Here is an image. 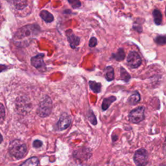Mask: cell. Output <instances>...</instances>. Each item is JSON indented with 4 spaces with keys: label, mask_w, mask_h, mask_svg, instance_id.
<instances>
[{
    "label": "cell",
    "mask_w": 166,
    "mask_h": 166,
    "mask_svg": "<svg viewBox=\"0 0 166 166\" xmlns=\"http://www.w3.org/2000/svg\"><path fill=\"white\" fill-rule=\"evenodd\" d=\"M160 166H166V163H164V164H162L160 165Z\"/></svg>",
    "instance_id": "cell-29"
},
{
    "label": "cell",
    "mask_w": 166,
    "mask_h": 166,
    "mask_svg": "<svg viewBox=\"0 0 166 166\" xmlns=\"http://www.w3.org/2000/svg\"><path fill=\"white\" fill-rule=\"evenodd\" d=\"M71 6L74 9L79 8L81 6V3L80 0H68Z\"/></svg>",
    "instance_id": "cell-23"
},
{
    "label": "cell",
    "mask_w": 166,
    "mask_h": 166,
    "mask_svg": "<svg viewBox=\"0 0 166 166\" xmlns=\"http://www.w3.org/2000/svg\"><path fill=\"white\" fill-rule=\"evenodd\" d=\"M89 85H90V89L94 93H99V92H101V85L100 84V83H98V82H96L95 81H90L89 82Z\"/></svg>",
    "instance_id": "cell-19"
},
{
    "label": "cell",
    "mask_w": 166,
    "mask_h": 166,
    "mask_svg": "<svg viewBox=\"0 0 166 166\" xmlns=\"http://www.w3.org/2000/svg\"><path fill=\"white\" fill-rule=\"evenodd\" d=\"M14 7L19 10H24L28 6V0H12Z\"/></svg>",
    "instance_id": "cell-12"
},
{
    "label": "cell",
    "mask_w": 166,
    "mask_h": 166,
    "mask_svg": "<svg viewBox=\"0 0 166 166\" xmlns=\"http://www.w3.org/2000/svg\"><path fill=\"white\" fill-rule=\"evenodd\" d=\"M116 100V97L115 96H110L109 97H107L104 99V100L102 103V109L104 111L107 110L109 107L110 106L113 102H114Z\"/></svg>",
    "instance_id": "cell-15"
},
{
    "label": "cell",
    "mask_w": 166,
    "mask_h": 166,
    "mask_svg": "<svg viewBox=\"0 0 166 166\" xmlns=\"http://www.w3.org/2000/svg\"><path fill=\"white\" fill-rule=\"evenodd\" d=\"M73 156L74 158L77 160L83 162L86 161L92 157V153L90 149L86 147H81L79 149H77L74 152Z\"/></svg>",
    "instance_id": "cell-7"
},
{
    "label": "cell",
    "mask_w": 166,
    "mask_h": 166,
    "mask_svg": "<svg viewBox=\"0 0 166 166\" xmlns=\"http://www.w3.org/2000/svg\"><path fill=\"white\" fill-rule=\"evenodd\" d=\"M153 17L154 21L156 25H159L162 24V14L158 9H154L153 11Z\"/></svg>",
    "instance_id": "cell-16"
},
{
    "label": "cell",
    "mask_w": 166,
    "mask_h": 166,
    "mask_svg": "<svg viewBox=\"0 0 166 166\" xmlns=\"http://www.w3.org/2000/svg\"><path fill=\"white\" fill-rule=\"evenodd\" d=\"M40 31V27L36 24L27 25L18 30L14 36V39L21 40L22 38L36 35Z\"/></svg>",
    "instance_id": "cell-2"
},
{
    "label": "cell",
    "mask_w": 166,
    "mask_h": 166,
    "mask_svg": "<svg viewBox=\"0 0 166 166\" xmlns=\"http://www.w3.org/2000/svg\"><path fill=\"white\" fill-rule=\"evenodd\" d=\"M133 158L137 166H145L148 164V153L145 149H140L134 153Z\"/></svg>",
    "instance_id": "cell-5"
},
{
    "label": "cell",
    "mask_w": 166,
    "mask_h": 166,
    "mask_svg": "<svg viewBox=\"0 0 166 166\" xmlns=\"http://www.w3.org/2000/svg\"><path fill=\"white\" fill-rule=\"evenodd\" d=\"M39 164V160L37 157H31L27 159L20 166H37Z\"/></svg>",
    "instance_id": "cell-17"
},
{
    "label": "cell",
    "mask_w": 166,
    "mask_h": 166,
    "mask_svg": "<svg viewBox=\"0 0 166 166\" xmlns=\"http://www.w3.org/2000/svg\"><path fill=\"white\" fill-rule=\"evenodd\" d=\"M5 116V109L3 104L0 103V121L4 119Z\"/></svg>",
    "instance_id": "cell-24"
},
{
    "label": "cell",
    "mask_w": 166,
    "mask_h": 166,
    "mask_svg": "<svg viewBox=\"0 0 166 166\" xmlns=\"http://www.w3.org/2000/svg\"><path fill=\"white\" fill-rule=\"evenodd\" d=\"M66 36H67L68 40L70 43V45L71 48L75 49L77 46H79L80 42V38L79 36H76L73 31L71 29H68L66 31Z\"/></svg>",
    "instance_id": "cell-10"
},
{
    "label": "cell",
    "mask_w": 166,
    "mask_h": 166,
    "mask_svg": "<svg viewBox=\"0 0 166 166\" xmlns=\"http://www.w3.org/2000/svg\"><path fill=\"white\" fill-rule=\"evenodd\" d=\"M125 54L123 49H119L118 52L113 55V57L118 61H121L125 58Z\"/></svg>",
    "instance_id": "cell-20"
},
{
    "label": "cell",
    "mask_w": 166,
    "mask_h": 166,
    "mask_svg": "<svg viewBox=\"0 0 166 166\" xmlns=\"http://www.w3.org/2000/svg\"><path fill=\"white\" fill-rule=\"evenodd\" d=\"M71 122V118L70 116L66 113H63L60 116L57 126L58 130H64L67 129L70 126Z\"/></svg>",
    "instance_id": "cell-9"
},
{
    "label": "cell",
    "mask_w": 166,
    "mask_h": 166,
    "mask_svg": "<svg viewBox=\"0 0 166 166\" xmlns=\"http://www.w3.org/2000/svg\"><path fill=\"white\" fill-rule=\"evenodd\" d=\"M0 7H1V5H0Z\"/></svg>",
    "instance_id": "cell-31"
},
{
    "label": "cell",
    "mask_w": 166,
    "mask_h": 166,
    "mask_svg": "<svg viewBox=\"0 0 166 166\" xmlns=\"http://www.w3.org/2000/svg\"><path fill=\"white\" fill-rule=\"evenodd\" d=\"M165 141H166V137H165Z\"/></svg>",
    "instance_id": "cell-32"
},
{
    "label": "cell",
    "mask_w": 166,
    "mask_h": 166,
    "mask_svg": "<svg viewBox=\"0 0 166 166\" xmlns=\"http://www.w3.org/2000/svg\"><path fill=\"white\" fill-rule=\"evenodd\" d=\"M53 108V103L51 99L46 96L40 101L37 109V114L41 118H46L50 115Z\"/></svg>",
    "instance_id": "cell-3"
},
{
    "label": "cell",
    "mask_w": 166,
    "mask_h": 166,
    "mask_svg": "<svg viewBox=\"0 0 166 166\" xmlns=\"http://www.w3.org/2000/svg\"><path fill=\"white\" fill-rule=\"evenodd\" d=\"M105 78L108 81H112L114 79V69L111 66H108L105 69Z\"/></svg>",
    "instance_id": "cell-18"
},
{
    "label": "cell",
    "mask_w": 166,
    "mask_h": 166,
    "mask_svg": "<svg viewBox=\"0 0 166 166\" xmlns=\"http://www.w3.org/2000/svg\"><path fill=\"white\" fill-rule=\"evenodd\" d=\"M7 69V67L6 66L3 65V64H0V72H2L3 71H5V70Z\"/></svg>",
    "instance_id": "cell-27"
},
{
    "label": "cell",
    "mask_w": 166,
    "mask_h": 166,
    "mask_svg": "<svg viewBox=\"0 0 166 166\" xmlns=\"http://www.w3.org/2000/svg\"><path fill=\"white\" fill-rule=\"evenodd\" d=\"M145 108L139 107L132 110L129 114V121L132 123H139L145 119Z\"/></svg>",
    "instance_id": "cell-4"
},
{
    "label": "cell",
    "mask_w": 166,
    "mask_h": 166,
    "mask_svg": "<svg viewBox=\"0 0 166 166\" xmlns=\"http://www.w3.org/2000/svg\"><path fill=\"white\" fill-rule=\"evenodd\" d=\"M29 106L30 103L27 99L25 98L24 97H19L17 99L16 108H17L20 111L23 112L24 110H28V108L29 109Z\"/></svg>",
    "instance_id": "cell-11"
},
{
    "label": "cell",
    "mask_w": 166,
    "mask_h": 166,
    "mask_svg": "<svg viewBox=\"0 0 166 166\" xmlns=\"http://www.w3.org/2000/svg\"><path fill=\"white\" fill-rule=\"evenodd\" d=\"M97 43V38L95 37L91 38V39L90 40V42H89V46L90 47H94L95 46H96Z\"/></svg>",
    "instance_id": "cell-25"
},
{
    "label": "cell",
    "mask_w": 166,
    "mask_h": 166,
    "mask_svg": "<svg viewBox=\"0 0 166 166\" xmlns=\"http://www.w3.org/2000/svg\"><path fill=\"white\" fill-rule=\"evenodd\" d=\"M141 97L138 92H134L128 99V103L131 105H134L140 101Z\"/></svg>",
    "instance_id": "cell-14"
},
{
    "label": "cell",
    "mask_w": 166,
    "mask_h": 166,
    "mask_svg": "<svg viewBox=\"0 0 166 166\" xmlns=\"http://www.w3.org/2000/svg\"><path fill=\"white\" fill-rule=\"evenodd\" d=\"M40 16L43 21H45L46 22V23H51V22H52L54 20L53 15L46 10H43L41 11L40 13Z\"/></svg>",
    "instance_id": "cell-13"
},
{
    "label": "cell",
    "mask_w": 166,
    "mask_h": 166,
    "mask_svg": "<svg viewBox=\"0 0 166 166\" xmlns=\"http://www.w3.org/2000/svg\"><path fill=\"white\" fill-rule=\"evenodd\" d=\"M3 136H2L1 134H0V143H2V142L3 141Z\"/></svg>",
    "instance_id": "cell-28"
},
{
    "label": "cell",
    "mask_w": 166,
    "mask_h": 166,
    "mask_svg": "<svg viewBox=\"0 0 166 166\" xmlns=\"http://www.w3.org/2000/svg\"><path fill=\"white\" fill-rule=\"evenodd\" d=\"M154 42H155L158 45H165V44H166V36H158L154 38Z\"/></svg>",
    "instance_id": "cell-22"
},
{
    "label": "cell",
    "mask_w": 166,
    "mask_h": 166,
    "mask_svg": "<svg viewBox=\"0 0 166 166\" xmlns=\"http://www.w3.org/2000/svg\"><path fill=\"white\" fill-rule=\"evenodd\" d=\"M43 142L39 140H36L32 143V146L35 148H40L42 146Z\"/></svg>",
    "instance_id": "cell-26"
},
{
    "label": "cell",
    "mask_w": 166,
    "mask_h": 166,
    "mask_svg": "<svg viewBox=\"0 0 166 166\" xmlns=\"http://www.w3.org/2000/svg\"><path fill=\"white\" fill-rule=\"evenodd\" d=\"M9 152L16 159H21L27 154V147L25 143L22 141L15 140L10 143Z\"/></svg>",
    "instance_id": "cell-1"
},
{
    "label": "cell",
    "mask_w": 166,
    "mask_h": 166,
    "mask_svg": "<svg viewBox=\"0 0 166 166\" xmlns=\"http://www.w3.org/2000/svg\"><path fill=\"white\" fill-rule=\"evenodd\" d=\"M44 54L41 53L38 54L36 56L31 58V64L34 66V67L40 71H45L46 70V64L43 61Z\"/></svg>",
    "instance_id": "cell-8"
},
{
    "label": "cell",
    "mask_w": 166,
    "mask_h": 166,
    "mask_svg": "<svg viewBox=\"0 0 166 166\" xmlns=\"http://www.w3.org/2000/svg\"><path fill=\"white\" fill-rule=\"evenodd\" d=\"M165 16H166V8H165Z\"/></svg>",
    "instance_id": "cell-30"
},
{
    "label": "cell",
    "mask_w": 166,
    "mask_h": 166,
    "mask_svg": "<svg viewBox=\"0 0 166 166\" xmlns=\"http://www.w3.org/2000/svg\"><path fill=\"white\" fill-rule=\"evenodd\" d=\"M88 119H89L90 122L93 125H97V121L96 117L95 116V115H94V114L93 113V112L92 111V110H90L89 112H88Z\"/></svg>",
    "instance_id": "cell-21"
},
{
    "label": "cell",
    "mask_w": 166,
    "mask_h": 166,
    "mask_svg": "<svg viewBox=\"0 0 166 166\" xmlns=\"http://www.w3.org/2000/svg\"><path fill=\"white\" fill-rule=\"evenodd\" d=\"M126 62L127 64H128V66L131 69H136L140 67L141 64L142 60L140 55L137 52L132 51L129 53L128 56H127Z\"/></svg>",
    "instance_id": "cell-6"
}]
</instances>
